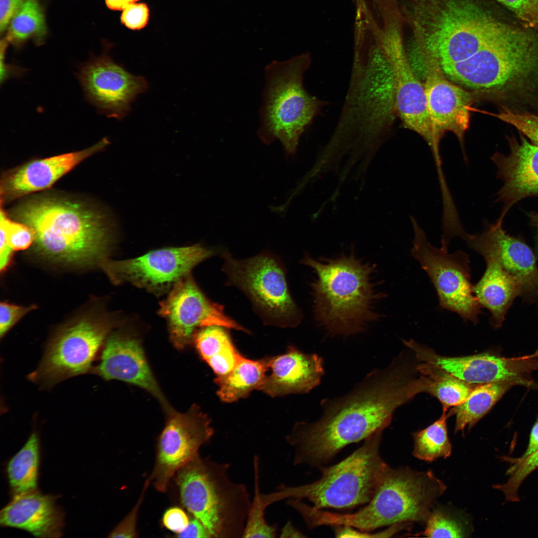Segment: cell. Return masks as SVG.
<instances>
[{
	"label": "cell",
	"mask_w": 538,
	"mask_h": 538,
	"mask_svg": "<svg viewBox=\"0 0 538 538\" xmlns=\"http://www.w3.org/2000/svg\"><path fill=\"white\" fill-rule=\"evenodd\" d=\"M408 351L371 371L347 394L322 400L315 421L295 423L286 437L295 451L294 463L324 466L345 446L384 431L397 408L427 393L433 378Z\"/></svg>",
	"instance_id": "obj_1"
},
{
	"label": "cell",
	"mask_w": 538,
	"mask_h": 538,
	"mask_svg": "<svg viewBox=\"0 0 538 538\" xmlns=\"http://www.w3.org/2000/svg\"><path fill=\"white\" fill-rule=\"evenodd\" d=\"M12 214L34 231L35 249L48 259L79 266L107 259L112 241L107 219L83 204L42 196L19 204Z\"/></svg>",
	"instance_id": "obj_2"
},
{
	"label": "cell",
	"mask_w": 538,
	"mask_h": 538,
	"mask_svg": "<svg viewBox=\"0 0 538 538\" xmlns=\"http://www.w3.org/2000/svg\"><path fill=\"white\" fill-rule=\"evenodd\" d=\"M349 86L332 138L366 149L379 147L397 114L395 80L390 61L375 39L354 46Z\"/></svg>",
	"instance_id": "obj_3"
},
{
	"label": "cell",
	"mask_w": 538,
	"mask_h": 538,
	"mask_svg": "<svg viewBox=\"0 0 538 538\" xmlns=\"http://www.w3.org/2000/svg\"><path fill=\"white\" fill-rule=\"evenodd\" d=\"M302 263L315 273L311 284L315 319L328 334H355L377 319L375 304L385 294L377 290L374 266L353 254L319 260L306 255Z\"/></svg>",
	"instance_id": "obj_4"
},
{
	"label": "cell",
	"mask_w": 538,
	"mask_h": 538,
	"mask_svg": "<svg viewBox=\"0 0 538 538\" xmlns=\"http://www.w3.org/2000/svg\"><path fill=\"white\" fill-rule=\"evenodd\" d=\"M230 465L199 454L173 479L180 503L212 538H243L251 501L245 485L228 476Z\"/></svg>",
	"instance_id": "obj_5"
},
{
	"label": "cell",
	"mask_w": 538,
	"mask_h": 538,
	"mask_svg": "<svg viewBox=\"0 0 538 538\" xmlns=\"http://www.w3.org/2000/svg\"><path fill=\"white\" fill-rule=\"evenodd\" d=\"M311 63L310 54L304 53L284 61H273L265 68L258 134L267 144L278 139L287 155L295 154L302 133L327 105L304 87V75Z\"/></svg>",
	"instance_id": "obj_6"
},
{
	"label": "cell",
	"mask_w": 538,
	"mask_h": 538,
	"mask_svg": "<svg viewBox=\"0 0 538 538\" xmlns=\"http://www.w3.org/2000/svg\"><path fill=\"white\" fill-rule=\"evenodd\" d=\"M383 430L364 440L363 444L337 464L318 469V480L298 486H280L276 491L264 494L270 505L290 498L306 499L316 509H349L369 503L375 494L387 463L380 454Z\"/></svg>",
	"instance_id": "obj_7"
},
{
	"label": "cell",
	"mask_w": 538,
	"mask_h": 538,
	"mask_svg": "<svg viewBox=\"0 0 538 538\" xmlns=\"http://www.w3.org/2000/svg\"><path fill=\"white\" fill-rule=\"evenodd\" d=\"M474 78L478 90L506 93L538 82V27L512 17L485 51Z\"/></svg>",
	"instance_id": "obj_8"
},
{
	"label": "cell",
	"mask_w": 538,
	"mask_h": 538,
	"mask_svg": "<svg viewBox=\"0 0 538 538\" xmlns=\"http://www.w3.org/2000/svg\"><path fill=\"white\" fill-rule=\"evenodd\" d=\"M410 220L414 233L411 254L433 284L439 308L477 324L482 307L473 291L468 255L461 251L449 253L442 245L434 247L415 219L411 216Z\"/></svg>",
	"instance_id": "obj_9"
},
{
	"label": "cell",
	"mask_w": 538,
	"mask_h": 538,
	"mask_svg": "<svg viewBox=\"0 0 538 538\" xmlns=\"http://www.w3.org/2000/svg\"><path fill=\"white\" fill-rule=\"evenodd\" d=\"M223 255V270L229 283L248 295L267 323L292 327L300 322L301 311L276 260L263 254L244 260L235 259L228 253Z\"/></svg>",
	"instance_id": "obj_10"
},
{
	"label": "cell",
	"mask_w": 538,
	"mask_h": 538,
	"mask_svg": "<svg viewBox=\"0 0 538 538\" xmlns=\"http://www.w3.org/2000/svg\"><path fill=\"white\" fill-rule=\"evenodd\" d=\"M110 327L104 321L83 318L63 327L47 343L39 365L28 379L46 389L68 379L90 374Z\"/></svg>",
	"instance_id": "obj_11"
},
{
	"label": "cell",
	"mask_w": 538,
	"mask_h": 538,
	"mask_svg": "<svg viewBox=\"0 0 538 538\" xmlns=\"http://www.w3.org/2000/svg\"><path fill=\"white\" fill-rule=\"evenodd\" d=\"M214 254L199 244L155 250L132 259H106L100 265L111 281L131 283L148 291H166Z\"/></svg>",
	"instance_id": "obj_12"
},
{
	"label": "cell",
	"mask_w": 538,
	"mask_h": 538,
	"mask_svg": "<svg viewBox=\"0 0 538 538\" xmlns=\"http://www.w3.org/2000/svg\"><path fill=\"white\" fill-rule=\"evenodd\" d=\"M412 46L413 53L423 64L422 84L432 127L434 146L431 152L434 160H441L440 141L443 134L449 132L458 138L467 162L464 137L470 124L471 94L447 80L438 59L430 51L419 46Z\"/></svg>",
	"instance_id": "obj_13"
},
{
	"label": "cell",
	"mask_w": 538,
	"mask_h": 538,
	"mask_svg": "<svg viewBox=\"0 0 538 538\" xmlns=\"http://www.w3.org/2000/svg\"><path fill=\"white\" fill-rule=\"evenodd\" d=\"M213 433L210 419L196 404L184 413L171 411L158 438L148 477L155 489L165 492L177 471L199 454Z\"/></svg>",
	"instance_id": "obj_14"
},
{
	"label": "cell",
	"mask_w": 538,
	"mask_h": 538,
	"mask_svg": "<svg viewBox=\"0 0 538 538\" xmlns=\"http://www.w3.org/2000/svg\"><path fill=\"white\" fill-rule=\"evenodd\" d=\"M420 361L425 362L471 384L480 385L496 382L510 381L516 385L531 387L530 375L538 369V353L505 358L488 353L448 357L410 339L403 340Z\"/></svg>",
	"instance_id": "obj_15"
},
{
	"label": "cell",
	"mask_w": 538,
	"mask_h": 538,
	"mask_svg": "<svg viewBox=\"0 0 538 538\" xmlns=\"http://www.w3.org/2000/svg\"><path fill=\"white\" fill-rule=\"evenodd\" d=\"M160 306L159 314L166 319L170 339L178 349L192 343L196 332L207 326L216 325L248 332L225 314L222 305L210 300L190 274L175 283Z\"/></svg>",
	"instance_id": "obj_16"
},
{
	"label": "cell",
	"mask_w": 538,
	"mask_h": 538,
	"mask_svg": "<svg viewBox=\"0 0 538 538\" xmlns=\"http://www.w3.org/2000/svg\"><path fill=\"white\" fill-rule=\"evenodd\" d=\"M92 59L80 69L79 80L88 100L108 117L122 119L131 104L148 88L146 80L134 75L115 62L108 54Z\"/></svg>",
	"instance_id": "obj_17"
},
{
	"label": "cell",
	"mask_w": 538,
	"mask_h": 538,
	"mask_svg": "<svg viewBox=\"0 0 538 538\" xmlns=\"http://www.w3.org/2000/svg\"><path fill=\"white\" fill-rule=\"evenodd\" d=\"M393 69L396 85V106L404 127L420 135L432 149V127L423 85L410 66L404 33L387 32L378 37Z\"/></svg>",
	"instance_id": "obj_18"
},
{
	"label": "cell",
	"mask_w": 538,
	"mask_h": 538,
	"mask_svg": "<svg viewBox=\"0 0 538 538\" xmlns=\"http://www.w3.org/2000/svg\"><path fill=\"white\" fill-rule=\"evenodd\" d=\"M469 247L481 255L486 262L485 271L473 285V293L481 307L490 312L492 325L501 326L514 299L526 291L523 284L504 269L496 244L488 229L470 234Z\"/></svg>",
	"instance_id": "obj_19"
},
{
	"label": "cell",
	"mask_w": 538,
	"mask_h": 538,
	"mask_svg": "<svg viewBox=\"0 0 538 538\" xmlns=\"http://www.w3.org/2000/svg\"><path fill=\"white\" fill-rule=\"evenodd\" d=\"M90 374L104 380H117L138 386L152 395L166 408L165 399L148 364L139 341L130 335L116 333L107 337L98 363Z\"/></svg>",
	"instance_id": "obj_20"
},
{
	"label": "cell",
	"mask_w": 538,
	"mask_h": 538,
	"mask_svg": "<svg viewBox=\"0 0 538 538\" xmlns=\"http://www.w3.org/2000/svg\"><path fill=\"white\" fill-rule=\"evenodd\" d=\"M507 154L496 152L491 160L502 182L496 201L502 203L497 220L503 222L509 210L520 201L538 197V146L521 136L509 141Z\"/></svg>",
	"instance_id": "obj_21"
},
{
	"label": "cell",
	"mask_w": 538,
	"mask_h": 538,
	"mask_svg": "<svg viewBox=\"0 0 538 538\" xmlns=\"http://www.w3.org/2000/svg\"><path fill=\"white\" fill-rule=\"evenodd\" d=\"M109 143L104 138L80 151L35 160L9 172L0 184V202L14 199L50 187L85 159L103 150Z\"/></svg>",
	"instance_id": "obj_22"
},
{
	"label": "cell",
	"mask_w": 538,
	"mask_h": 538,
	"mask_svg": "<svg viewBox=\"0 0 538 538\" xmlns=\"http://www.w3.org/2000/svg\"><path fill=\"white\" fill-rule=\"evenodd\" d=\"M258 390L271 397L309 392L321 383L323 359L289 346L283 354L269 358V369Z\"/></svg>",
	"instance_id": "obj_23"
},
{
	"label": "cell",
	"mask_w": 538,
	"mask_h": 538,
	"mask_svg": "<svg viewBox=\"0 0 538 538\" xmlns=\"http://www.w3.org/2000/svg\"><path fill=\"white\" fill-rule=\"evenodd\" d=\"M56 499L37 489L13 496L0 511V525L23 530L37 538L60 537L64 517Z\"/></svg>",
	"instance_id": "obj_24"
},
{
	"label": "cell",
	"mask_w": 538,
	"mask_h": 538,
	"mask_svg": "<svg viewBox=\"0 0 538 538\" xmlns=\"http://www.w3.org/2000/svg\"><path fill=\"white\" fill-rule=\"evenodd\" d=\"M503 223L496 220L490 224L486 223L485 226L496 244L503 267L523 284L526 291L534 289L538 285L535 255L525 243L508 234Z\"/></svg>",
	"instance_id": "obj_25"
},
{
	"label": "cell",
	"mask_w": 538,
	"mask_h": 538,
	"mask_svg": "<svg viewBox=\"0 0 538 538\" xmlns=\"http://www.w3.org/2000/svg\"><path fill=\"white\" fill-rule=\"evenodd\" d=\"M226 327L212 325L198 329L193 342L202 358L217 377L229 373L243 355L236 349Z\"/></svg>",
	"instance_id": "obj_26"
},
{
	"label": "cell",
	"mask_w": 538,
	"mask_h": 538,
	"mask_svg": "<svg viewBox=\"0 0 538 538\" xmlns=\"http://www.w3.org/2000/svg\"><path fill=\"white\" fill-rule=\"evenodd\" d=\"M268 369L269 358L251 360L242 356L229 373L215 379L218 396L226 403L247 398L253 390H258Z\"/></svg>",
	"instance_id": "obj_27"
},
{
	"label": "cell",
	"mask_w": 538,
	"mask_h": 538,
	"mask_svg": "<svg viewBox=\"0 0 538 538\" xmlns=\"http://www.w3.org/2000/svg\"><path fill=\"white\" fill-rule=\"evenodd\" d=\"M515 385V383L510 381L477 385L463 402L452 407L447 413L448 417L455 416V433H464L466 427L470 430Z\"/></svg>",
	"instance_id": "obj_28"
},
{
	"label": "cell",
	"mask_w": 538,
	"mask_h": 538,
	"mask_svg": "<svg viewBox=\"0 0 538 538\" xmlns=\"http://www.w3.org/2000/svg\"><path fill=\"white\" fill-rule=\"evenodd\" d=\"M39 459V438L33 432L7 463L6 472L12 496L37 489Z\"/></svg>",
	"instance_id": "obj_29"
},
{
	"label": "cell",
	"mask_w": 538,
	"mask_h": 538,
	"mask_svg": "<svg viewBox=\"0 0 538 538\" xmlns=\"http://www.w3.org/2000/svg\"><path fill=\"white\" fill-rule=\"evenodd\" d=\"M7 29L5 37L15 46L19 47L29 39L42 44L47 28L39 0H26L11 18Z\"/></svg>",
	"instance_id": "obj_30"
},
{
	"label": "cell",
	"mask_w": 538,
	"mask_h": 538,
	"mask_svg": "<svg viewBox=\"0 0 538 538\" xmlns=\"http://www.w3.org/2000/svg\"><path fill=\"white\" fill-rule=\"evenodd\" d=\"M446 410L443 409L440 417L427 427L413 433L412 454L425 462L440 458L446 459L452 452V445L447 431Z\"/></svg>",
	"instance_id": "obj_31"
},
{
	"label": "cell",
	"mask_w": 538,
	"mask_h": 538,
	"mask_svg": "<svg viewBox=\"0 0 538 538\" xmlns=\"http://www.w3.org/2000/svg\"><path fill=\"white\" fill-rule=\"evenodd\" d=\"M422 532L414 537L427 538H466L471 533V526L463 515L445 508L432 509Z\"/></svg>",
	"instance_id": "obj_32"
},
{
	"label": "cell",
	"mask_w": 538,
	"mask_h": 538,
	"mask_svg": "<svg viewBox=\"0 0 538 538\" xmlns=\"http://www.w3.org/2000/svg\"><path fill=\"white\" fill-rule=\"evenodd\" d=\"M433 384L427 393L437 399L443 410L463 402L477 385L467 383L432 365Z\"/></svg>",
	"instance_id": "obj_33"
},
{
	"label": "cell",
	"mask_w": 538,
	"mask_h": 538,
	"mask_svg": "<svg viewBox=\"0 0 538 538\" xmlns=\"http://www.w3.org/2000/svg\"><path fill=\"white\" fill-rule=\"evenodd\" d=\"M254 473V495L248 511L243 538H275L276 527L269 525L265 517V504L260 489L259 458L255 455L253 459Z\"/></svg>",
	"instance_id": "obj_34"
},
{
	"label": "cell",
	"mask_w": 538,
	"mask_h": 538,
	"mask_svg": "<svg viewBox=\"0 0 538 538\" xmlns=\"http://www.w3.org/2000/svg\"><path fill=\"white\" fill-rule=\"evenodd\" d=\"M511 460L513 465L508 470L510 477L505 483L495 485L494 488L502 492L507 501L517 502L519 500L520 486L530 474L538 468V450L525 458Z\"/></svg>",
	"instance_id": "obj_35"
},
{
	"label": "cell",
	"mask_w": 538,
	"mask_h": 538,
	"mask_svg": "<svg viewBox=\"0 0 538 538\" xmlns=\"http://www.w3.org/2000/svg\"><path fill=\"white\" fill-rule=\"evenodd\" d=\"M0 224L4 227L9 246L13 251L23 250L34 242L35 232L29 226L8 218L0 206Z\"/></svg>",
	"instance_id": "obj_36"
},
{
	"label": "cell",
	"mask_w": 538,
	"mask_h": 538,
	"mask_svg": "<svg viewBox=\"0 0 538 538\" xmlns=\"http://www.w3.org/2000/svg\"><path fill=\"white\" fill-rule=\"evenodd\" d=\"M491 115L513 126L531 142L538 146V115L517 113L508 109Z\"/></svg>",
	"instance_id": "obj_37"
},
{
	"label": "cell",
	"mask_w": 538,
	"mask_h": 538,
	"mask_svg": "<svg viewBox=\"0 0 538 538\" xmlns=\"http://www.w3.org/2000/svg\"><path fill=\"white\" fill-rule=\"evenodd\" d=\"M507 8L519 20L538 27V0H492Z\"/></svg>",
	"instance_id": "obj_38"
},
{
	"label": "cell",
	"mask_w": 538,
	"mask_h": 538,
	"mask_svg": "<svg viewBox=\"0 0 538 538\" xmlns=\"http://www.w3.org/2000/svg\"><path fill=\"white\" fill-rule=\"evenodd\" d=\"M151 483L149 477L145 481L142 490L135 505L122 520L115 527L108 536L109 538H136L137 522L138 513L145 493Z\"/></svg>",
	"instance_id": "obj_39"
},
{
	"label": "cell",
	"mask_w": 538,
	"mask_h": 538,
	"mask_svg": "<svg viewBox=\"0 0 538 538\" xmlns=\"http://www.w3.org/2000/svg\"><path fill=\"white\" fill-rule=\"evenodd\" d=\"M35 305L22 306L1 302L0 305V336L2 338L24 315L35 309Z\"/></svg>",
	"instance_id": "obj_40"
},
{
	"label": "cell",
	"mask_w": 538,
	"mask_h": 538,
	"mask_svg": "<svg viewBox=\"0 0 538 538\" xmlns=\"http://www.w3.org/2000/svg\"><path fill=\"white\" fill-rule=\"evenodd\" d=\"M405 529L403 524H396L385 530L376 533L364 532L348 526L335 527V536L336 538H388L391 537Z\"/></svg>",
	"instance_id": "obj_41"
},
{
	"label": "cell",
	"mask_w": 538,
	"mask_h": 538,
	"mask_svg": "<svg viewBox=\"0 0 538 538\" xmlns=\"http://www.w3.org/2000/svg\"><path fill=\"white\" fill-rule=\"evenodd\" d=\"M148 16L149 10L146 4L133 3L123 9L121 18L127 27L139 29L146 24Z\"/></svg>",
	"instance_id": "obj_42"
},
{
	"label": "cell",
	"mask_w": 538,
	"mask_h": 538,
	"mask_svg": "<svg viewBox=\"0 0 538 538\" xmlns=\"http://www.w3.org/2000/svg\"><path fill=\"white\" fill-rule=\"evenodd\" d=\"M190 519L182 509L178 507H172L163 513L162 523L167 530L177 534L187 527Z\"/></svg>",
	"instance_id": "obj_43"
},
{
	"label": "cell",
	"mask_w": 538,
	"mask_h": 538,
	"mask_svg": "<svg viewBox=\"0 0 538 538\" xmlns=\"http://www.w3.org/2000/svg\"><path fill=\"white\" fill-rule=\"evenodd\" d=\"M26 0H0V32L7 28L9 22L17 10Z\"/></svg>",
	"instance_id": "obj_44"
},
{
	"label": "cell",
	"mask_w": 538,
	"mask_h": 538,
	"mask_svg": "<svg viewBox=\"0 0 538 538\" xmlns=\"http://www.w3.org/2000/svg\"><path fill=\"white\" fill-rule=\"evenodd\" d=\"M178 538H212L204 525L197 518L192 516L187 527L175 535Z\"/></svg>",
	"instance_id": "obj_45"
},
{
	"label": "cell",
	"mask_w": 538,
	"mask_h": 538,
	"mask_svg": "<svg viewBox=\"0 0 538 538\" xmlns=\"http://www.w3.org/2000/svg\"><path fill=\"white\" fill-rule=\"evenodd\" d=\"M0 269L2 272L8 265L13 250L8 245L5 229L1 224H0Z\"/></svg>",
	"instance_id": "obj_46"
},
{
	"label": "cell",
	"mask_w": 538,
	"mask_h": 538,
	"mask_svg": "<svg viewBox=\"0 0 538 538\" xmlns=\"http://www.w3.org/2000/svg\"><path fill=\"white\" fill-rule=\"evenodd\" d=\"M538 450V419L534 424L530 436L528 447L523 455L519 457L525 458Z\"/></svg>",
	"instance_id": "obj_47"
},
{
	"label": "cell",
	"mask_w": 538,
	"mask_h": 538,
	"mask_svg": "<svg viewBox=\"0 0 538 538\" xmlns=\"http://www.w3.org/2000/svg\"><path fill=\"white\" fill-rule=\"evenodd\" d=\"M280 538H304L305 537L295 528L291 522H287L282 528Z\"/></svg>",
	"instance_id": "obj_48"
},
{
	"label": "cell",
	"mask_w": 538,
	"mask_h": 538,
	"mask_svg": "<svg viewBox=\"0 0 538 538\" xmlns=\"http://www.w3.org/2000/svg\"><path fill=\"white\" fill-rule=\"evenodd\" d=\"M138 0H105L107 6L112 10H123L128 5Z\"/></svg>",
	"instance_id": "obj_49"
},
{
	"label": "cell",
	"mask_w": 538,
	"mask_h": 538,
	"mask_svg": "<svg viewBox=\"0 0 538 538\" xmlns=\"http://www.w3.org/2000/svg\"><path fill=\"white\" fill-rule=\"evenodd\" d=\"M531 224L535 227L538 233V213L536 212H531L528 214Z\"/></svg>",
	"instance_id": "obj_50"
}]
</instances>
